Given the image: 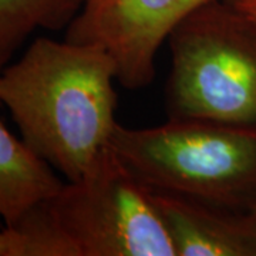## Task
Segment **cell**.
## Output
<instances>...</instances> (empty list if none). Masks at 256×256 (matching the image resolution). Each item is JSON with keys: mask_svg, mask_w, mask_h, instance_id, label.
I'll list each match as a JSON object with an SVG mask.
<instances>
[{"mask_svg": "<svg viewBox=\"0 0 256 256\" xmlns=\"http://www.w3.org/2000/svg\"><path fill=\"white\" fill-rule=\"evenodd\" d=\"M176 256H256V225L230 210L151 188Z\"/></svg>", "mask_w": 256, "mask_h": 256, "instance_id": "obj_6", "label": "cell"}, {"mask_svg": "<svg viewBox=\"0 0 256 256\" xmlns=\"http://www.w3.org/2000/svg\"><path fill=\"white\" fill-rule=\"evenodd\" d=\"M116 66L104 50L37 37L0 72V104L20 136L66 181L80 178L111 146Z\"/></svg>", "mask_w": 256, "mask_h": 256, "instance_id": "obj_1", "label": "cell"}, {"mask_svg": "<svg viewBox=\"0 0 256 256\" xmlns=\"http://www.w3.org/2000/svg\"><path fill=\"white\" fill-rule=\"evenodd\" d=\"M0 256H20L18 235L9 226L0 229Z\"/></svg>", "mask_w": 256, "mask_h": 256, "instance_id": "obj_9", "label": "cell"}, {"mask_svg": "<svg viewBox=\"0 0 256 256\" xmlns=\"http://www.w3.org/2000/svg\"><path fill=\"white\" fill-rule=\"evenodd\" d=\"M210 0H82L64 38L110 56L117 82L141 90L156 77V58L172 28Z\"/></svg>", "mask_w": 256, "mask_h": 256, "instance_id": "obj_5", "label": "cell"}, {"mask_svg": "<svg viewBox=\"0 0 256 256\" xmlns=\"http://www.w3.org/2000/svg\"><path fill=\"white\" fill-rule=\"evenodd\" d=\"M10 228L22 256H176L151 188L111 146Z\"/></svg>", "mask_w": 256, "mask_h": 256, "instance_id": "obj_2", "label": "cell"}, {"mask_svg": "<svg viewBox=\"0 0 256 256\" xmlns=\"http://www.w3.org/2000/svg\"><path fill=\"white\" fill-rule=\"evenodd\" d=\"M248 214L250 215V218H252V220L255 222V225H256V205H254L250 210H248Z\"/></svg>", "mask_w": 256, "mask_h": 256, "instance_id": "obj_11", "label": "cell"}, {"mask_svg": "<svg viewBox=\"0 0 256 256\" xmlns=\"http://www.w3.org/2000/svg\"><path fill=\"white\" fill-rule=\"evenodd\" d=\"M50 165L0 120V224L13 226L63 186Z\"/></svg>", "mask_w": 256, "mask_h": 256, "instance_id": "obj_7", "label": "cell"}, {"mask_svg": "<svg viewBox=\"0 0 256 256\" xmlns=\"http://www.w3.org/2000/svg\"><path fill=\"white\" fill-rule=\"evenodd\" d=\"M111 146L150 188L220 208L256 205V128L196 118L118 126Z\"/></svg>", "mask_w": 256, "mask_h": 256, "instance_id": "obj_3", "label": "cell"}, {"mask_svg": "<svg viewBox=\"0 0 256 256\" xmlns=\"http://www.w3.org/2000/svg\"><path fill=\"white\" fill-rule=\"evenodd\" d=\"M82 0H0V72L30 36L40 30H66Z\"/></svg>", "mask_w": 256, "mask_h": 256, "instance_id": "obj_8", "label": "cell"}, {"mask_svg": "<svg viewBox=\"0 0 256 256\" xmlns=\"http://www.w3.org/2000/svg\"><path fill=\"white\" fill-rule=\"evenodd\" d=\"M168 117L256 128V22L210 0L172 28Z\"/></svg>", "mask_w": 256, "mask_h": 256, "instance_id": "obj_4", "label": "cell"}, {"mask_svg": "<svg viewBox=\"0 0 256 256\" xmlns=\"http://www.w3.org/2000/svg\"><path fill=\"white\" fill-rule=\"evenodd\" d=\"M228 2L235 9H238L244 14H246L248 18L256 22V0H228Z\"/></svg>", "mask_w": 256, "mask_h": 256, "instance_id": "obj_10", "label": "cell"}]
</instances>
